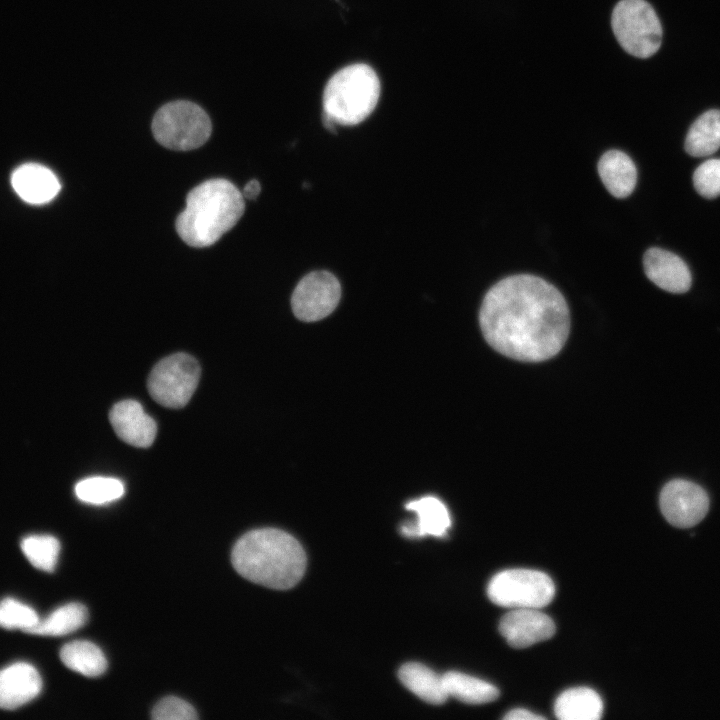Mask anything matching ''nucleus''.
Returning a JSON list of instances; mask_svg holds the SVG:
<instances>
[{"label": "nucleus", "mask_w": 720, "mask_h": 720, "mask_svg": "<svg viewBox=\"0 0 720 720\" xmlns=\"http://www.w3.org/2000/svg\"><path fill=\"white\" fill-rule=\"evenodd\" d=\"M406 508L417 515L415 526L418 537L431 535L442 537L451 525L447 507L436 497L426 496L407 503Z\"/></svg>", "instance_id": "nucleus-22"}, {"label": "nucleus", "mask_w": 720, "mask_h": 720, "mask_svg": "<svg viewBox=\"0 0 720 720\" xmlns=\"http://www.w3.org/2000/svg\"><path fill=\"white\" fill-rule=\"evenodd\" d=\"M88 612L80 603L63 605L38 623L26 633L41 636H63L81 628L87 621Z\"/></svg>", "instance_id": "nucleus-23"}, {"label": "nucleus", "mask_w": 720, "mask_h": 720, "mask_svg": "<svg viewBox=\"0 0 720 720\" xmlns=\"http://www.w3.org/2000/svg\"><path fill=\"white\" fill-rule=\"evenodd\" d=\"M685 151L693 157L715 153L720 147V110L712 109L700 115L691 125L684 143Z\"/></svg>", "instance_id": "nucleus-19"}, {"label": "nucleus", "mask_w": 720, "mask_h": 720, "mask_svg": "<svg viewBox=\"0 0 720 720\" xmlns=\"http://www.w3.org/2000/svg\"><path fill=\"white\" fill-rule=\"evenodd\" d=\"M211 132L212 124L205 110L187 100L164 104L152 120L156 141L171 150L196 149L209 139Z\"/></svg>", "instance_id": "nucleus-5"}, {"label": "nucleus", "mask_w": 720, "mask_h": 720, "mask_svg": "<svg viewBox=\"0 0 720 720\" xmlns=\"http://www.w3.org/2000/svg\"><path fill=\"white\" fill-rule=\"evenodd\" d=\"M21 549L37 569L53 572L60 553V542L51 535H30L21 541Z\"/></svg>", "instance_id": "nucleus-24"}, {"label": "nucleus", "mask_w": 720, "mask_h": 720, "mask_svg": "<svg viewBox=\"0 0 720 720\" xmlns=\"http://www.w3.org/2000/svg\"><path fill=\"white\" fill-rule=\"evenodd\" d=\"M555 629L553 620L536 608L512 609L499 623L501 635L514 648L545 641L554 635Z\"/></svg>", "instance_id": "nucleus-11"}, {"label": "nucleus", "mask_w": 720, "mask_h": 720, "mask_svg": "<svg viewBox=\"0 0 720 720\" xmlns=\"http://www.w3.org/2000/svg\"><path fill=\"white\" fill-rule=\"evenodd\" d=\"M245 210L244 196L230 181L211 179L193 188L176 219L180 238L192 247H207L235 226Z\"/></svg>", "instance_id": "nucleus-3"}, {"label": "nucleus", "mask_w": 720, "mask_h": 720, "mask_svg": "<svg viewBox=\"0 0 720 720\" xmlns=\"http://www.w3.org/2000/svg\"><path fill=\"white\" fill-rule=\"evenodd\" d=\"M60 658L66 667L87 677H97L107 668L104 653L90 641L78 640L65 644L60 651Z\"/></svg>", "instance_id": "nucleus-21"}, {"label": "nucleus", "mask_w": 720, "mask_h": 720, "mask_svg": "<svg viewBox=\"0 0 720 720\" xmlns=\"http://www.w3.org/2000/svg\"><path fill=\"white\" fill-rule=\"evenodd\" d=\"M479 324L486 342L500 354L524 362L554 357L570 331L565 298L546 280L516 274L493 285L483 298Z\"/></svg>", "instance_id": "nucleus-1"}, {"label": "nucleus", "mask_w": 720, "mask_h": 720, "mask_svg": "<svg viewBox=\"0 0 720 720\" xmlns=\"http://www.w3.org/2000/svg\"><path fill=\"white\" fill-rule=\"evenodd\" d=\"M11 183L16 193L31 204L51 201L61 188L57 176L49 168L37 163L18 167L12 174Z\"/></svg>", "instance_id": "nucleus-15"}, {"label": "nucleus", "mask_w": 720, "mask_h": 720, "mask_svg": "<svg viewBox=\"0 0 720 720\" xmlns=\"http://www.w3.org/2000/svg\"><path fill=\"white\" fill-rule=\"evenodd\" d=\"M398 676L408 690L427 703L439 705L448 698L442 676L423 664L406 663L400 668Z\"/></svg>", "instance_id": "nucleus-18"}, {"label": "nucleus", "mask_w": 720, "mask_h": 720, "mask_svg": "<svg viewBox=\"0 0 720 720\" xmlns=\"http://www.w3.org/2000/svg\"><path fill=\"white\" fill-rule=\"evenodd\" d=\"M611 27L620 46L637 58H648L661 46L660 20L645 0H620L612 11Z\"/></svg>", "instance_id": "nucleus-6"}, {"label": "nucleus", "mask_w": 720, "mask_h": 720, "mask_svg": "<svg viewBox=\"0 0 720 720\" xmlns=\"http://www.w3.org/2000/svg\"><path fill=\"white\" fill-rule=\"evenodd\" d=\"M260 191V183L257 180L253 179L245 185L242 194L244 198L252 200L260 194Z\"/></svg>", "instance_id": "nucleus-30"}, {"label": "nucleus", "mask_w": 720, "mask_h": 720, "mask_svg": "<svg viewBox=\"0 0 720 720\" xmlns=\"http://www.w3.org/2000/svg\"><path fill=\"white\" fill-rule=\"evenodd\" d=\"M643 267L648 279L665 291L684 293L691 286L689 268L670 251L655 247L648 249L643 256Z\"/></svg>", "instance_id": "nucleus-13"}, {"label": "nucleus", "mask_w": 720, "mask_h": 720, "mask_svg": "<svg viewBox=\"0 0 720 720\" xmlns=\"http://www.w3.org/2000/svg\"><path fill=\"white\" fill-rule=\"evenodd\" d=\"M554 713L560 720H597L602 716L603 702L593 689L571 688L557 697Z\"/></svg>", "instance_id": "nucleus-17"}, {"label": "nucleus", "mask_w": 720, "mask_h": 720, "mask_svg": "<svg viewBox=\"0 0 720 720\" xmlns=\"http://www.w3.org/2000/svg\"><path fill=\"white\" fill-rule=\"evenodd\" d=\"M200 372L197 360L188 354L167 356L160 360L149 374V394L164 407L182 408L196 390Z\"/></svg>", "instance_id": "nucleus-8"}, {"label": "nucleus", "mask_w": 720, "mask_h": 720, "mask_svg": "<svg viewBox=\"0 0 720 720\" xmlns=\"http://www.w3.org/2000/svg\"><path fill=\"white\" fill-rule=\"evenodd\" d=\"M40 620L36 611L13 598H5L0 602V627L4 629H20L27 632Z\"/></svg>", "instance_id": "nucleus-26"}, {"label": "nucleus", "mask_w": 720, "mask_h": 720, "mask_svg": "<svg viewBox=\"0 0 720 720\" xmlns=\"http://www.w3.org/2000/svg\"><path fill=\"white\" fill-rule=\"evenodd\" d=\"M42 689L37 669L25 662L14 663L0 670V708L14 710L30 702Z\"/></svg>", "instance_id": "nucleus-14"}, {"label": "nucleus", "mask_w": 720, "mask_h": 720, "mask_svg": "<svg viewBox=\"0 0 720 720\" xmlns=\"http://www.w3.org/2000/svg\"><path fill=\"white\" fill-rule=\"evenodd\" d=\"M696 191L712 199L720 195V159H709L700 164L693 174Z\"/></svg>", "instance_id": "nucleus-27"}, {"label": "nucleus", "mask_w": 720, "mask_h": 720, "mask_svg": "<svg viewBox=\"0 0 720 720\" xmlns=\"http://www.w3.org/2000/svg\"><path fill=\"white\" fill-rule=\"evenodd\" d=\"M598 173L608 192L616 198L629 196L637 182L634 162L619 150H609L601 156Z\"/></svg>", "instance_id": "nucleus-16"}, {"label": "nucleus", "mask_w": 720, "mask_h": 720, "mask_svg": "<svg viewBox=\"0 0 720 720\" xmlns=\"http://www.w3.org/2000/svg\"><path fill=\"white\" fill-rule=\"evenodd\" d=\"M380 91L379 77L371 66L364 63L345 66L324 87L323 117L335 125H357L372 114Z\"/></svg>", "instance_id": "nucleus-4"}, {"label": "nucleus", "mask_w": 720, "mask_h": 720, "mask_svg": "<svg viewBox=\"0 0 720 720\" xmlns=\"http://www.w3.org/2000/svg\"><path fill=\"white\" fill-rule=\"evenodd\" d=\"M235 570L262 586L285 590L295 586L306 569L301 544L285 531L261 528L247 532L231 554Z\"/></svg>", "instance_id": "nucleus-2"}, {"label": "nucleus", "mask_w": 720, "mask_h": 720, "mask_svg": "<svg viewBox=\"0 0 720 720\" xmlns=\"http://www.w3.org/2000/svg\"><path fill=\"white\" fill-rule=\"evenodd\" d=\"M659 506L666 520L675 527L689 528L707 514L709 497L698 484L684 479L669 481L661 490Z\"/></svg>", "instance_id": "nucleus-10"}, {"label": "nucleus", "mask_w": 720, "mask_h": 720, "mask_svg": "<svg viewBox=\"0 0 720 720\" xmlns=\"http://www.w3.org/2000/svg\"><path fill=\"white\" fill-rule=\"evenodd\" d=\"M503 718L507 720H539L544 717L527 709L517 708L509 711Z\"/></svg>", "instance_id": "nucleus-29"}, {"label": "nucleus", "mask_w": 720, "mask_h": 720, "mask_svg": "<svg viewBox=\"0 0 720 720\" xmlns=\"http://www.w3.org/2000/svg\"><path fill=\"white\" fill-rule=\"evenodd\" d=\"M555 594L552 579L532 569H507L494 575L488 583L487 595L496 605L511 609L542 608Z\"/></svg>", "instance_id": "nucleus-7"}, {"label": "nucleus", "mask_w": 720, "mask_h": 720, "mask_svg": "<svg viewBox=\"0 0 720 720\" xmlns=\"http://www.w3.org/2000/svg\"><path fill=\"white\" fill-rule=\"evenodd\" d=\"M151 717L155 720H195L198 715L194 707L187 701L168 696L154 706Z\"/></svg>", "instance_id": "nucleus-28"}, {"label": "nucleus", "mask_w": 720, "mask_h": 720, "mask_svg": "<svg viewBox=\"0 0 720 720\" xmlns=\"http://www.w3.org/2000/svg\"><path fill=\"white\" fill-rule=\"evenodd\" d=\"M341 298V285L328 271H313L304 276L291 297L294 315L301 321L314 322L330 315Z\"/></svg>", "instance_id": "nucleus-9"}, {"label": "nucleus", "mask_w": 720, "mask_h": 720, "mask_svg": "<svg viewBox=\"0 0 720 720\" xmlns=\"http://www.w3.org/2000/svg\"><path fill=\"white\" fill-rule=\"evenodd\" d=\"M445 691L464 703L484 704L496 700L499 690L493 684L474 676L456 671L442 675Z\"/></svg>", "instance_id": "nucleus-20"}, {"label": "nucleus", "mask_w": 720, "mask_h": 720, "mask_svg": "<svg viewBox=\"0 0 720 720\" xmlns=\"http://www.w3.org/2000/svg\"><path fill=\"white\" fill-rule=\"evenodd\" d=\"M109 420L117 436L135 446L149 447L156 437L157 425L135 400H123L110 410Z\"/></svg>", "instance_id": "nucleus-12"}, {"label": "nucleus", "mask_w": 720, "mask_h": 720, "mask_svg": "<svg viewBox=\"0 0 720 720\" xmlns=\"http://www.w3.org/2000/svg\"><path fill=\"white\" fill-rule=\"evenodd\" d=\"M124 491L119 479L104 476L85 478L75 486V494L81 501L96 505L115 501L123 496Z\"/></svg>", "instance_id": "nucleus-25"}]
</instances>
